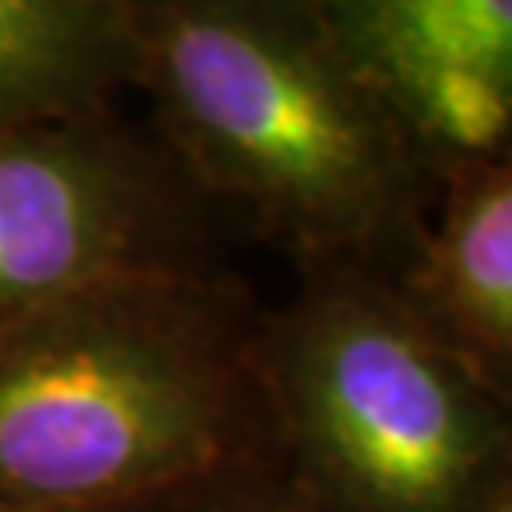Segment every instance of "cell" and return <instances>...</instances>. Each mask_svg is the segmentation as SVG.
<instances>
[{
  "mask_svg": "<svg viewBox=\"0 0 512 512\" xmlns=\"http://www.w3.org/2000/svg\"><path fill=\"white\" fill-rule=\"evenodd\" d=\"M262 319L213 270L95 285L0 327V509L186 501L277 463Z\"/></svg>",
  "mask_w": 512,
  "mask_h": 512,
  "instance_id": "obj_1",
  "label": "cell"
},
{
  "mask_svg": "<svg viewBox=\"0 0 512 512\" xmlns=\"http://www.w3.org/2000/svg\"><path fill=\"white\" fill-rule=\"evenodd\" d=\"M126 84L205 202L293 262H391L433 190L311 0H110Z\"/></svg>",
  "mask_w": 512,
  "mask_h": 512,
  "instance_id": "obj_2",
  "label": "cell"
},
{
  "mask_svg": "<svg viewBox=\"0 0 512 512\" xmlns=\"http://www.w3.org/2000/svg\"><path fill=\"white\" fill-rule=\"evenodd\" d=\"M262 308L255 372L281 475L319 512L512 505V395L444 346L384 262H300Z\"/></svg>",
  "mask_w": 512,
  "mask_h": 512,
  "instance_id": "obj_3",
  "label": "cell"
},
{
  "mask_svg": "<svg viewBox=\"0 0 512 512\" xmlns=\"http://www.w3.org/2000/svg\"><path fill=\"white\" fill-rule=\"evenodd\" d=\"M205 198L114 107L0 126V327L95 285L213 270Z\"/></svg>",
  "mask_w": 512,
  "mask_h": 512,
  "instance_id": "obj_4",
  "label": "cell"
},
{
  "mask_svg": "<svg viewBox=\"0 0 512 512\" xmlns=\"http://www.w3.org/2000/svg\"><path fill=\"white\" fill-rule=\"evenodd\" d=\"M429 179L512 148V0H311Z\"/></svg>",
  "mask_w": 512,
  "mask_h": 512,
  "instance_id": "obj_5",
  "label": "cell"
},
{
  "mask_svg": "<svg viewBox=\"0 0 512 512\" xmlns=\"http://www.w3.org/2000/svg\"><path fill=\"white\" fill-rule=\"evenodd\" d=\"M384 270L444 346L512 395V156L440 171Z\"/></svg>",
  "mask_w": 512,
  "mask_h": 512,
  "instance_id": "obj_6",
  "label": "cell"
},
{
  "mask_svg": "<svg viewBox=\"0 0 512 512\" xmlns=\"http://www.w3.org/2000/svg\"><path fill=\"white\" fill-rule=\"evenodd\" d=\"M118 84L110 0H0V126L110 110Z\"/></svg>",
  "mask_w": 512,
  "mask_h": 512,
  "instance_id": "obj_7",
  "label": "cell"
},
{
  "mask_svg": "<svg viewBox=\"0 0 512 512\" xmlns=\"http://www.w3.org/2000/svg\"><path fill=\"white\" fill-rule=\"evenodd\" d=\"M186 512H319L289 486L281 467H251L194 497Z\"/></svg>",
  "mask_w": 512,
  "mask_h": 512,
  "instance_id": "obj_8",
  "label": "cell"
},
{
  "mask_svg": "<svg viewBox=\"0 0 512 512\" xmlns=\"http://www.w3.org/2000/svg\"><path fill=\"white\" fill-rule=\"evenodd\" d=\"M194 497L186 501H141V505H107V509H50V512H186ZM0 512H12V509H0Z\"/></svg>",
  "mask_w": 512,
  "mask_h": 512,
  "instance_id": "obj_9",
  "label": "cell"
}]
</instances>
